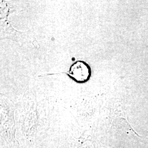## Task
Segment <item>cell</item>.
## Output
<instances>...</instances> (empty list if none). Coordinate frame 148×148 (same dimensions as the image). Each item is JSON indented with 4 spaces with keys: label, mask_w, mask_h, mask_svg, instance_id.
<instances>
[{
    "label": "cell",
    "mask_w": 148,
    "mask_h": 148,
    "mask_svg": "<svg viewBox=\"0 0 148 148\" xmlns=\"http://www.w3.org/2000/svg\"><path fill=\"white\" fill-rule=\"evenodd\" d=\"M69 74L77 82H84L89 79L90 69L85 62L79 61L71 65Z\"/></svg>",
    "instance_id": "6da1fadb"
}]
</instances>
